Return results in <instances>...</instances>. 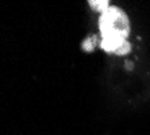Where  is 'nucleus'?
Listing matches in <instances>:
<instances>
[{"mask_svg": "<svg viewBox=\"0 0 150 135\" xmlns=\"http://www.w3.org/2000/svg\"><path fill=\"white\" fill-rule=\"evenodd\" d=\"M88 4L91 6L92 10L98 11L100 14H103L105 10H108L110 8V1L108 0H89Z\"/></svg>", "mask_w": 150, "mask_h": 135, "instance_id": "nucleus-3", "label": "nucleus"}, {"mask_svg": "<svg viewBox=\"0 0 150 135\" xmlns=\"http://www.w3.org/2000/svg\"><path fill=\"white\" fill-rule=\"evenodd\" d=\"M95 43H96V37H89L88 39L84 41L83 50H85V52H92L95 47Z\"/></svg>", "mask_w": 150, "mask_h": 135, "instance_id": "nucleus-4", "label": "nucleus"}, {"mask_svg": "<svg viewBox=\"0 0 150 135\" xmlns=\"http://www.w3.org/2000/svg\"><path fill=\"white\" fill-rule=\"evenodd\" d=\"M103 39H126L130 34V20L123 10L115 6H110L99 18Z\"/></svg>", "mask_w": 150, "mask_h": 135, "instance_id": "nucleus-1", "label": "nucleus"}, {"mask_svg": "<svg viewBox=\"0 0 150 135\" xmlns=\"http://www.w3.org/2000/svg\"><path fill=\"white\" fill-rule=\"evenodd\" d=\"M100 47L108 53H116L118 56H125L131 52V45L127 39H101Z\"/></svg>", "mask_w": 150, "mask_h": 135, "instance_id": "nucleus-2", "label": "nucleus"}, {"mask_svg": "<svg viewBox=\"0 0 150 135\" xmlns=\"http://www.w3.org/2000/svg\"><path fill=\"white\" fill-rule=\"evenodd\" d=\"M126 66H127L129 69H131V68H133V64H131V62H126Z\"/></svg>", "mask_w": 150, "mask_h": 135, "instance_id": "nucleus-5", "label": "nucleus"}]
</instances>
